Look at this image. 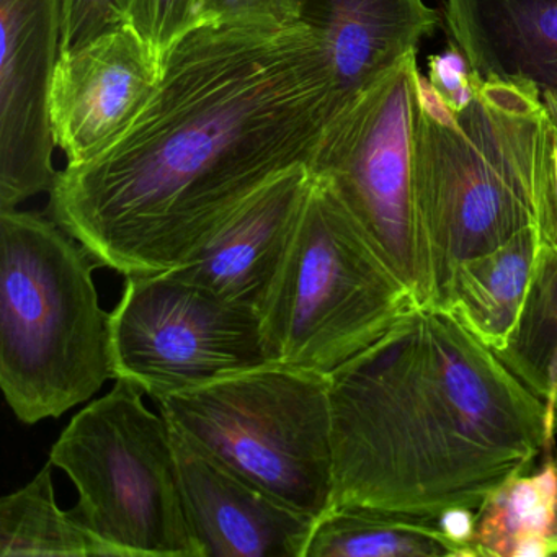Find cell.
I'll return each instance as SVG.
<instances>
[{"instance_id": "1", "label": "cell", "mask_w": 557, "mask_h": 557, "mask_svg": "<svg viewBox=\"0 0 557 557\" xmlns=\"http://www.w3.org/2000/svg\"><path fill=\"white\" fill-rule=\"evenodd\" d=\"M337 109L311 28L207 22L169 51L132 129L58 172L48 214L125 278L174 272L270 182L309 168Z\"/></svg>"}, {"instance_id": "2", "label": "cell", "mask_w": 557, "mask_h": 557, "mask_svg": "<svg viewBox=\"0 0 557 557\" xmlns=\"http://www.w3.org/2000/svg\"><path fill=\"white\" fill-rule=\"evenodd\" d=\"M327 380L331 508L474 511L556 445L547 404L443 309H410Z\"/></svg>"}, {"instance_id": "3", "label": "cell", "mask_w": 557, "mask_h": 557, "mask_svg": "<svg viewBox=\"0 0 557 557\" xmlns=\"http://www.w3.org/2000/svg\"><path fill=\"white\" fill-rule=\"evenodd\" d=\"M413 231L419 306H435L459 263L524 230L557 244L556 129L546 109L478 92L455 113L417 74Z\"/></svg>"}, {"instance_id": "4", "label": "cell", "mask_w": 557, "mask_h": 557, "mask_svg": "<svg viewBox=\"0 0 557 557\" xmlns=\"http://www.w3.org/2000/svg\"><path fill=\"white\" fill-rule=\"evenodd\" d=\"M99 267L51 218L0 210V387L27 425L58 419L113 380Z\"/></svg>"}, {"instance_id": "5", "label": "cell", "mask_w": 557, "mask_h": 557, "mask_svg": "<svg viewBox=\"0 0 557 557\" xmlns=\"http://www.w3.org/2000/svg\"><path fill=\"white\" fill-rule=\"evenodd\" d=\"M416 306L334 188L312 175L288 252L259 309L272 361L327 376Z\"/></svg>"}, {"instance_id": "6", "label": "cell", "mask_w": 557, "mask_h": 557, "mask_svg": "<svg viewBox=\"0 0 557 557\" xmlns=\"http://www.w3.org/2000/svg\"><path fill=\"white\" fill-rule=\"evenodd\" d=\"M158 403L175 432L280 500L315 520L331 508L325 374L272 361Z\"/></svg>"}, {"instance_id": "7", "label": "cell", "mask_w": 557, "mask_h": 557, "mask_svg": "<svg viewBox=\"0 0 557 557\" xmlns=\"http://www.w3.org/2000/svg\"><path fill=\"white\" fill-rule=\"evenodd\" d=\"M143 394L115 380L73 417L50 461L76 485L74 513L116 557H203L182 498L171 425Z\"/></svg>"}, {"instance_id": "8", "label": "cell", "mask_w": 557, "mask_h": 557, "mask_svg": "<svg viewBox=\"0 0 557 557\" xmlns=\"http://www.w3.org/2000/svg\"><path fill=\"white\" fill-rule=\"evenodd\" d=\"M110 332L113 380L156 400L272 363L259 312L171 272L126 276Z\"/></svg>"}, {"instance_id": "9", "label": "cell", "mask_w": 557, "mask_h": 557, "mask_svg": "<svg viewBox=\"0 0 557 557\" xmlns=\"http://www.w3.org/2000/svg\"><path fill=\"white\" fill-rule=\"evenodd\" d=\"M417 53L329 122L309 171L334 188L416 298ZM417 301V299H416Z\"/></svg>"}, {"instance_id": "10", "label": "cell", "mask_w": 557, "mask_h": 557, "mask_svg": "<svg viewBox=\"0 0 557 557\" xmlns=\"http://www.w3.org/2000/svg\"><path fill=\"white\" fill-rule=\"evenodd\" d=\"M0 210H15L57 181L50 92L63 0H0Z\"/></svg>"}, {"instance_id": "11", "label": "cell", "mask_w": 557, "mask_h": 557, "mask_svg": "<svg viewBox=\"0 0 557 557\" xmlns=\"http://www.w3.org/2000/svg\"><path fill=\"white\" fill-rule=\"evenodd\" d=\"M164 61L132 27L110 32L60 57L50 92V122L67 165L112 148L158 92Z\"/></svg>"}, {"instance_id": "12", "label": "cell", "mask_w": 557, "mask_h": 557, "mask_svg": "<svg viewBox=\"0 0 557 557\" xmlns=\"http://www.w3.org/2000/svg\"><path fill=\"white\" fill-rule=\"evenodd\" d=\"M171 430L185 511L203 557H305L315 518Z\"/></svg>"}, {"instance_id": "13", "label": "cell", "mask_w": 557, "mask_h": 557, "mask_svg": "<svg viewBox=\"0 0 557 557\" xmlns=\"http://www.w3.org/2000/svg\"><path fill=\"white\" fill-rule=\"evenodd\" d=\"M312 174L299 165L253 195L213 240L174 275L259 312L282 269Z\"/></svg>"}, {"instance_id": "14", "label": "cell", "mask_w": 557, "mask_h": 557, "mask_svg": "<svg viewBox=\"0 0 557 557\" xmlns=\"http://www.w3.org/2000/svg\"><path fill=\"white\" fill-rule=\"evenodd\" d=\"M301 24L324 45L338 113L417 53L440 15L425 0H306Z\"/></svg>"}, {"instance_id": "15", "label": "cell", "mask_w": 557, "mask_h": 557, "mask_svg": "<svg viewBox=\"0 0 557 557\" xmlns=\"http://www.w3.org/2000/svg\"><path fill=\"white\" fill-rule=\"evenodd\" d=\"M445 18L478 79L534 87L557 128V0H446Z\"/></svg>"}, {"instance_id": "16", "label": "cell", "mask_w": 557, "mask_h": 557, "mask_svg": "<svg viewBox=\"0 0 557 557\" xmlns=\"http://www.w3.org/2000/svg\"><path fill=\"white\" fill-rule=\"evenodd\" d=\"M543 244L537 231L524 230L466 259L430 308L443 309L482 344L500 350L520 314Z\"/></svg>"}, {"instance_id": "17", "label": "cell", "mask_w": 557, "mask_h": 557, "mask_svg": "<svg viewBox=\"0 0 557 557\" xmlns=\"http://www.w3.org/2000/svg\"><path fill=\"white\" fill-rule=\"evenodd\" d=\"M495 485L472 515L469 557H557V455Z\"/></svg>"}, {"instance_id": "18", "label": "cell", "mask_w": 557, "mask_h": 557, "mask_svg": "<svg viewBox=\"0 0 557 557\" xmlns=\"http://www.w3.org/2000/svg\"><path fill=\"white\" fill-rule=\"evenodd\" d=\"M305 557H468L442 518L332 507L315 520Z\"/></svg>"}, {"instance_id": "19", "label": "cell", "mask_w": 557, "mask_h": 557, "mask_svg": "<svg viewBox=\"0 0 557 557\" xmlns=\"http://www.w3.org/2000/svg\"><path fill=\"white\" fill-rule=\"evenodd\" d=\"M53 468L48 461L27 485L0 500V556L116 557L74 510L58 505Z\"/></svg>"}, {"instance_id": "20", "label": "cell", "mask_w": 557, "mask_h": 557, "mask_svg": "<svg viewBox=\"0 0 557 557\" xmlns=\"http://www.w3.org/2000/svg\"><path fill=\"white\" fill-rule=\"evenodd\" d=\"M557 420V244H543L517 322L495 351Z\"/></svg>"}, {"instance_id": "21", "label": "cell", "mask_w": 557, "mask_h": 557, "mask_svg": "<svg viewBox=\"0 0 557 557\" xmlns=\"http://www.w3.org/2000/svg\"><path fill=\"white\" fill-rule=\"evenodd\" d=\"M205 0H132L129 25L162 58L205 24Z\"/></svg>"}, {"instance_id": "22", "label": "cell", "mask_w": 557, "mask_h": 557, "mask_svg": "<svg viewBox=\"0 0 557 557\" xmlns=\"http://www.w3.org/2000/svg\"><path fill=\"white\" fill-rule=\"evenodd\" d=\"M132 0H63L61 57L129 25Z\"/></svg>"}, {"instance_id": "23", "label": "cell", "mask_w": 557, "mask_h": 557, "mask_svg": "<svg viewBox=\"0 0 557 557\" xmlns=\"http://www.w3.org/2000/svg\"><path fill=\"white\" fill-rule=\"evenodd\" d=\"M306 0H205L203 21L244 27L289 28L301 25Z\"/></svg>"}, {"instance_id": "24", "label": "cell", "mask_w": 557, "mask_h": 557, "mask_svg": "<svg viewBox=\"0 0 557 557\" xmlns=\"http://www.w3.org/2000/svg\"><path fill=\"white\" fill-rule=\"evenodd\" d=\"M429 77L436 92L453 112H462L475 96V77L465 51L448 40L442 53L429 58Z\"/></svg>"}, {"instance_id": "25", "label": "cell", "mask_w": 557, "mask_h": 557, "mask_svg": "<svg viewBox=\"0 0 557 557\" xmlns=\"http://www.w3.org/2000/svg\"><path fill=\"white\" fill-rule=\"evenodd\" d=\"M554 129H556V158H557V128L554 126Z\"/></svg>"}]
</instances>
